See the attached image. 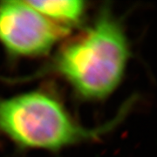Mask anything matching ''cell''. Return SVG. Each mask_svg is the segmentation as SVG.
<instances>
[{"mask_svg": "<svg viewBox=\"0 0 157 157\" xmlns=\"http://www.w3.org/2000/svg\"><path fill=\"white\" fill-rule=\"evenodd\" d=\"M129 58L126 34L108 8L84 33L62 47L37 76L59 74L87 100H101L120 84Z\"/></svg>", "mask_w": 157, "mask_h": 157, "instance_id": "cell-1", "label": "cell"}, {"mask_svg": "<svg viewBox=\"0 0 157 157\" xmlns=\"http://www.w3.org/2000/svg\"><path fill=\"white\" fill-rule=\"evenodd\" d=\"M130 107L129 102L113 121L86 129L76 123L56 98L45 92L0 97V133L22 147L58 151L107 133L125 117Z\"/></svg>", "mask_w": 157, "mask_h": 157, "instance_id": "cell-2", "label": "cell"}, {"mask_svg": "<svg viewBox=\"0 0 157 157\" xmlns=\"http://www.w3.org/2000/svg\"><path fill=\"white\" fill-rule=\"evenodd\" d=\"M69 32L26 1L0 2V43L13 56L44 55Z\"/></svg>", "mask_w": 157, "mask_h": 157, "instance_id": "cell-3", "label": "cell"}, {"mask_svg": "<svg viewBox=\"0 0 157 157\" xmlns=\"http://www.w3.org/2000/svg\"><path fill=\"white\" fill-rule=\"evenodd\" d=\"M26 2L51 21L67 29L81 22L86 8L84 1L79 0Z\"/></svg>", "mask_w": 157, "mask_h": 157, "instance_id": "cell-4", "label": "cell"}]
</instances>
